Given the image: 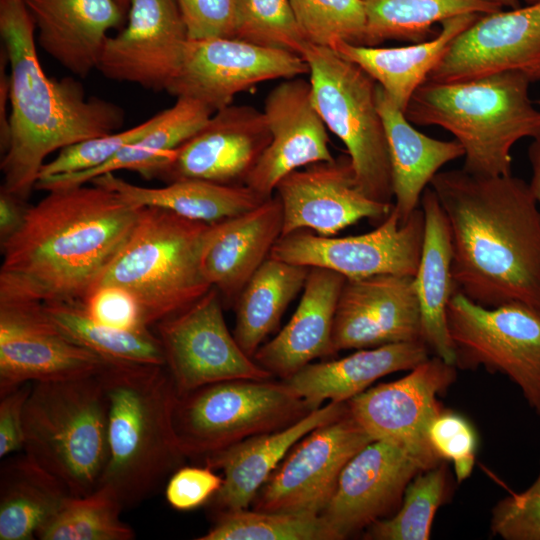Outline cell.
<instances>
[{
	"mask_svg": "<svg viewBox=\"0 0 540 540\" xmlns=\"http://www.w3.org/2000/svg\"><path fill=\"white\" fill-rule=\"evenodd\" d=\"M376 103L389 151L393 209L404 223L418 208L424 190L439 169L464 156V150L456 140H438L415 129L378 84Z\"/></svg>",
	"mask_w": 540,
	"mask_h": 540,
	"instance_id": "obj_29",
	"label": "cell"
},
{
	"mask_svg": "<svg viewBox=\"0 0 540 540\" xmlns=\"http://www.w3.org/2000/svg\"><path fill=\"white\" fill-rule=\"evenodd\" d=\"M23 450L71 495L93 492L108 461L107 401L99 374L32 382Z\"/></svg>",
	"mask_w": 540,
	"mask_h": 540,
	"instance_id": "obj_7",
	"label": "cell"
},
{
	"mask_svg": "<svg viewBox=\"0 0 540 540\" xmlns=\"http://www.w3.org/2000/svg\"><path fill=\"white\" fill-rule=\"evenodd\" d=\"M491 531L505 540H540V473L528 489L494 506Z\"/></svg>",
	"mask_w": 540,
	"mask_h": 540,
	"instance_id": "obj_45",
	"label": "cell"
},
{
	"mask_svg": "<svg viewBox=\"0 0 540 540\" xmlns=\"http://www.w3.org/2000/svg\"><path fill=\"white\" fill-rule=\"evenodd\" d=\"M190 40L234 37L235 0H176Z\"/></svg>",
	"mask_w": 540,
	"mask_h": 540,
	"instance_id": "obj_48",
	"label": "cell"
},
{
	"mask_svg": "<svg viewBox=\"0 0 540 540\" xmlns=\"http://www.w3.org/2000/svg\"><path fill=\"white\" fill-rule=\"evenodd\" d=\"M332 338L337 353L423 341L413 276L378 274L346 279L336 307Z\"/></svg>",
	"mask_w": 540,
	"mask_h": 540,
	"instance_id": "obj_22",
	"label": "cell"
},
{
	"mask_svg": "<svg viewBox=\"0 0 540 540\" xmlns=\"http://www.w3.org/2000/svg\"><path fill=\"white\" fill-rule=\"evenodd\" d=\"M538 1H540V0H524V2H525L526 4H531V3L538 2Z\"/></svg>",
	"mask_w": 540,
	"mask_h": 540,
	"instance_id": "obj_54",
	"label": "cell"
},
{
	"mask_svg": "<svg viewBox=\"0 0 540 540\" xmlns=\"http://www.w3.org/2000/svg\"><path fill=\"white\" fill-rule=\"evenodd\" d=\"M445 461L419 472L408 484L398 510L369 526L371 540H428L435 514L448 496Z\"/></svg>",
	"mask_w": 540,
	"mask_h": 540,
	"instance_id": "obj_39",
	"label": "cell"
},
{
	"mask_svg": "<svg viewBox=\"0 0 540 540\" xmlns=\"http://www.w3.org/2000/svg\"><path fill=\"white\" fill-rule=\"evenodd\" d=\"M35 24L24 0H0V34L10 65L9 140L1 189L26 200L45 158L56 150L110 134L124 123L116 104L87 98L80 82L56 80L42 69Z\"/></svg>",
	"mask_w": 540,
	"mask_h": 540,
	"instance_id": "obj_3",
	"label": "cell"
},
{
	"mask_svg": "<svg viewBox=\"0 0 540 540\" xmlns=\"http://www.w3.org/2000/svg\"><path fill=\"white\" fill-rule=\"evenodd\" d=\"M530 84L514 71L450 83L426 80L404 114L412 124L451 133L464 150L466 172L509 175L513 146L540 134V109L531 100Z\"/></svg>",
	"mask_w": 540,
	"mask_h": 540,
	"instance_id": "obj_5",
	"label": "cell"
},
{
	"mask_svg": "<svg viewBox=\"0 0 540 540\" xmlns=\"http://www.w3.org/2000/svg\"><path fill=\"white\" fill-rule=\"evenodd\" d=\"M429 352L423 341L358 349L341 359L309 363L281 381L315 410L324 401L347 402L388 374L413 369Z\"/></svg>",
	"mask_w": 540,
	"mask_h": 540,
	"instance_id": "obj_28",
	"label": "cell"
},
{
	"mask_svg": "<svg viewBox=\"0 0 540 540\" xmlns=\"http://www.w3.org/2000/svg\"><path fill=\"white\" fill-rule=\"evenodd\" d=\"M213 111L203 103L178 97L175 104L161 111L158 122L137 141L119 150L105 163L82 172L39 178L35 189L47 192L84 185L94 178L118 170H132L146 179L156 178L173 150L194 136L210 119Z\"/></svg>",
	"mask_w": 540,
	"mask_h": 540,
	"instance_id": "obj_31",
	"label": "cell"
},
{
	"mask_svg": "<svg viewBox=\"0 0 540 540\" xmlns=\"http://www.w3.org/2000/svg\"><path fill=\"white\" fill-rule=\"evenodd\" d=\"M198 540H336L320 515L247 509L217 513L212 527Z\"/></svg>",
	"mask_w": 540,
	"mask_h": 540,
	"instance_id": "obj_40",
	"label": "cell"
},
{
	"mask_svg": "<svg viewBox=\"0 0 540 540\" xmlns=\"http://www.w3.org/2000/svg\"><path fill=\"white\" fill-rule=\"evenodd\" d=\"M124 509L115 493L98 486L84 496L70 495L38 530L41 540H132L135 532L120 518Z\"/></svg>",
	"mask_w": 540,
	"mask_h": 540,
	"instance_id": "obj_38",
	"label": "cell"
},
{
	"mask_svg": "<svg viewBox=\"0 0 540 540\" xmlns=\"http://www.w3.org/2000/svg\"><path fill=\"white\" fill-rule=\"evenodd\" d=\"M310 267L267 258L234 302L233 336L251 358L303 290Z\"/></svg>",
	"mask_w": 540,
	"mask_h": 540,
	"instance_id": "obj_35",
	"label": "cell"
},
{
	"mask_svg": "<svg viewBox=\"0 0 540 540\" xmlns=\"http://www.w3.org/2000/svg\"><path fill=\"white\" fill-rule=\"evenodd\" d=\"M346 278L330 269L311 267L299 304L289 322L254 354V361L279 380L320 358L337 354L333 323Z\"/></svg>",
	"mask_w": 540,
	"mask_h": 540,
	"instance_id": "obj_25",
	"label": "cell"
},
{
	"mask_svg": "<svg viewBox=\"0 0 540 540\" xmlns=\"http://www.w3.org/2000/svg\"><path fill=\"white\" fill-rule=\"evenodd\" d=\"M89 183L114 191L133 208L158 207L207 224L245 213L264 201L246 185L201 179H180L164 187L149 188L129 183L111 172Z\"/></svg>",
	"mask_w": 540,
	"mask_h": 540,
	"instance_id": "obj_33",
	"label": "cell"
},
{
	"mask_svg": "<svg viewBox=\"0 0 540 540\" xmlns=\"http://www.w3.org/2000/svg\"><path fill=\"white\" fill-rule=\"evenodd\" d=\"M528 158L532 169L529 188L540 209V134L532 139L528 148Z\"/></svg>",
	"mask_w": 540,
	"mask_h": 540,
	"instance_id": "obj_52",
	"label": "cell"
},
{
	"mask_svg": "<svg viewBox=\"0 0 540 540\" xmlns=\"http://www.w3.org/2000/svg\"><path fill=\"white\" fill-rule=\"evenodd\" d=\"M50 319L71 339L107 362L165 365L161 343L150 329L127 331L94 321L82 300L43 303Z\"/></svg>",
	"mask_w": 540,
	"mask_h": 540,
	"instance_id": "obj_37",
	"label": "cell"
},
{
	"mask_svg": "<svg viewBox=\"0 0 540 540\" xmlns=\"http://www.w3.org/2000/svg\"><path fill=\"white\" fill-rule=\"evenodd\" d=\"M107 363L66 335L41 301L0 297V396L25 383L97 375Z\"/></svg>",
	"mask_w": 540,
	"mask_h": 540,
	"instance_id": "obj_15",
	"label": "cell"
},
{
	"mask_svg": "<svg viewBox=\"0 0 540 540\" xmlns=\"http://www.w3.org/2000/svg\"><path fill=\"white\" fill-rule=\"evenodd\" d=\"M82 302L88 315L102 325L127 331L150 329L136 299L121 287L97 286Z\"/></svg>",
	"mask_w": 540,
	"mask_h": 540,
	"instance_id": "obj_46",
	"label": "cell"
},
{
	"mask_svg": "<svg viewBox=\"0 0 540 540\" xmlns=\"http://www.w3.org/2000/svg\"><path fill=\"white\" fill-rule=\"evenodd\" d=\"M45 52L74 75L97 69L107 32L123 20L119 0H24Z\"/></svg>",
	"mask_w": 540,
	"mask_h": 540,
	"instance_id": "obj_27",
	"label": "cell"
},
{
	"mask_svg": "<svg viewBox=\"0 0 540 540\" xmlns=\"http://www.w3.org/2000/svg\"><path fill=\"white\" fill-rule=\"evenodd\" d=\"M124 6L129 4V0H119Z\"/></svg>",
	"mask_w": 540,
	"mask_h": 540,
	"instance_id": "obj_55",
	"label": "cell"
},
{
	"mask_svg": "<svg viewBox=\"0 0 540 540\" xmlns=\"http://www.w3.org/2000/svg\"><path fill=\"white\" fill-rule=\"evenodd\" d=\"M456 379V366L428 358L400 379L371 387L347 401L348 410L373 440L403 449L422 470L441 460L429 441L432 421L443 410L438 396Z\"/></svg>",
	"mask_w": 540,
	"mask_h": 540,
	"instance_id": "obj_12",
	"label": "cell"
},
{
	"mask_svg": "<svg viewBox=\"0 0 540 540\" xmlns=\"http://www.w3.org/2000/svg\"><path fill=\"white\" fill-rule=\"evenodd\" d=\"M484 3L495 5L501 9H514L520 6L519 0H480Z\"/></svg>",
	"mask_w": 540,
	"mask_h": 540,
	"instance_id": "obj_53",
	"label": "cell"
},
{
	"mask_svg": "<svg viewBox=\"0 0 540 540\" xmlns=\"http://www.w3.org/2000/svg\"><path fill=\"white\" fill-rule=\"evenodd\" d=\"M424 225L421 208L402 223L392 207L388 216L370 232L334 237L299 230L280 237L269 257L330 269L346 279L378 274L414 276L421 256Z\"/></svg>",
	"mask_w": 540,
	"mask_h": 540,
	"instance_id": "obj_13",
	"label": "cell"
},
{
	"mask_svg": "<svg viewBox=\"0 0 540 540\" xmlns=\"http://www.w3.org/2000/svg\"><path fill=\"white\" fill-rule=\"evenodd\" d=\"M99 377L108 435L99 486L130 508L154 494L186 458L173 424L177 392L165 365L108 362Z\"/></svg>",
	"mask_w": 540,
	"mask_h": 540,
	"instance_id": "obj_4",
	"label": "cell"
},
{
	"mask_svg": "<svg viewBox=\"0 0 540 540\" xmlns=\"http://www.w3.org/2000/svg\"><path fill=\"white\" fill-rule=\"evenodd\" d=\"M188 39L176 0H129L127 25L107 37L97 70L108 79L166 90Z\"/></svg>",
	"mask_w": 540,
	"mask_h": 540,
	"instance_id": "obj_19",
	"label": "cell"
},
{
	"mask_svg": "<svg viewBox=\"0 0 540 540\" xmlns=\"http://www.w3.org/2000/svg\"><path fill=\"white\" fill-rule=\"evenodd\" d=\"M19 197L1 189L0 191V241L15 234L24 222L28 207Z\"/></svg>",
	"mask_w": 540,
	"mask_h": 540,
	"instance_id": "obj_50",
	"label": "cell"
},
{
	"mask_svg": "<svg viewBox=\"0 0 540 540\" xmlns=\"http://www.w3.org/2000/svg\"><path fill=\"white\" fill-rule=\"evenodd\" d=\"M263 112L271 141L244 185L265 200L288 174L334 157L328 128L312 101L309 80L299 76L282 81L268 93Z\"/></svg>",
	"mask_w": 540,
	"mask_h": 540,
	"instance_id": "obj_23",
	"label": "cell"
},
{
	"mask_svg": "<svg viewBox=\"0 0 540 540\" xmlns=\"http://www.w3.org/2000/svg\"><path fill=\"white\" fill-rule=\"evenodd\" d=\"M308 43L334 48L341 41L365 45L366 14L361 0H290Z\"/></svg>",
	"mask_w": 540,
	"mask_h": 540,
	"instance_id": "obj_42",
	"label": "cell"
},
{
	"mask_svg": "<svg viewBox=\"0 0 540 540\" xmlns=\"http://www.w3.org/2000/svg\"><path fill=\"white\" fill-rule=\"evenodd\" d=\"M429 186L450 226L456 290L486 307L540 310V209L529 184L455 169Z\"/></svg>",
	"mask_w": 540,
	"mask_h": 540,
	"instance_id": "obj_1",
	"label": "cell"
},
{
	"mask_svg": "<svg viewBox=\"0 0 540 540\" xmlns=\"http://www.w3.org/2000/svg\"><path fill=\"white\" fill-rule=\"evenodd\" d=\"M479 16L468 13L449 18L441 23L435 36L407 46H366L341 41L333 49L361 67L404 112L414 92L427 80L453 40Z\"/></svg>",
	"mask_w": 540,
	"mask_h": 540,
	"instance_id": "obj_32",
	"label": "cell"
},
{
	"mask_svg": "<svg viewBox=\"0 0 540 540\" xmlns=\"http://www.w3.org/2000/svg\"><path fill=\"white\" fill-rule=\"evenodd\" d=\"M71 495L27 454L9 458L0 473V540H31Z\"/></svg>",
	"mask_w": 540,
	"mask_h": 540,
	"instance_id": "obj_34",
	"label": "cell"
},
{
	"mask_svg": "<svg viewBox=\"0 0 540 540\" xmlns=\"http://www.w3.org/2000/svg\"><path fill=\"white\" fill-rule=\"evenodd\" d=\"M275 192L283 209L281 237L299 230L334 236L362 219L380 223L393 207L360 189L348 154L293 171Z\"/></svg>",
	"mask_w": 540,
	"mask_h": 540,
	"instance_id": "obj_18",
	"label": "cell"
},
{
	"mask_svg": "<svg viewBox=\"0 0 540 540\" xmlns=\"http://www.w3.org/2000/svg\"><path fill=\"white\" fill-rule=\"evenodd\" d=\"M234 38L300 56L308 43L290 0H235Z\"/></svg>",
	"mask_w": 540,
	"mask_h": 540,
	"instance_id": "obj_41",
	"label": "cell"
},
{
	"mask_svg": "<svg viewBox=\"0 0 540 540\" xmlns=\"http://www.w3.org/2000/svg\"><path fill=\"white\" fill-rule=\"evenodd\" d=\"M270 141L264 112L250 105H229L214 112L194 136L174 149L156 178L168 183L201 179L244 185Z\"/></svg>",
	"mask_w": 540,
	"mask_h": 540,
	"instance_id": "obj_20",
	"label": "cell"
},
{
	"mask_svg": "<svg viewBox=\"0 0 540 540\" xmlns=\"http://www.w3.org/2000/svg\"><path fill=\"white\" fill-rule=\"evenodd\" d=\"M347 411V402L330 401L283 429L252 436L204 458L205 465L223 472V484L210 501L213 507L218 512L247 509L301 438Z\"/></svg>",
	"mask_w": 540,
	"mask_h": 540,
	"instance_id": "obj_26",
	"label": "cell"
},
{
	"mask_svg": "<svg viewBox=\"0 0 540 540\" xmlns=\"http://www.w3.org/2000/svg\"><path fill=\"white\" fill-rule=\"evenodd\" d=\"M536 104L540 106V99L536 101Z\"/></svg>",
	"mask_w": 540,
	"mask_h": 540,
	"instance_id": "obj_56",
	"label": "cell"
},
{
	"mask_svg": "<svg viewBox=\"0 0 540 540\" xmlns=\"http://www.w3.org/2000/svg\"><path fill=\"white\" fill-rule=\"evenodd\" d=\"M424 237L414 278L422 324V339L429 349L455 365V352L447 326V307L456 291L452 275V238L446 215L428 186L421 197Z\"/></svg>",
	"mask_w": 540,
	"mask_h": 540,
	"instance_id": "obj_30",
	"label": "cell"
},
{
	"mask_svg": "<svg viewBox=\"0 0 540 540\" xmlns=\"http://www.w3.org/2000/svg\"><path fill=\"white\" fill-rule=\"evenodd\" d=\"M222 301L211 287L188 308L154 325L177 395L220 381L274 378L230 333Z\"/></svg>",
	"mask_w": 540,
	"mask_h": 540,
	"instance_id": "obj_11",
	"label": "cell"
},
{
	"mask_svg": "<svg viewBox=\"0 0 540 540\" xmlns=\"http://www.w3.org/2000/svg\"><path fill=\"white\" fill-rule=\"evenodd\" d=\"M366 14V46L388 40L419 43L435 32L436 23L459 15L490 14L501 8L480 0H361Z\"/></svg>",
	"mask_w": 540,
	"mask_h": 540,
	"instance_id": "obj_36",
	"label": "cell"
},
{
	"mask_svg": "<svg viewBox=\"0 0 540 540\" xmlns=\"http://www.w3.org/2000/svg\"><path fill=\"white\" fill-rule=\"evenodd\" d=\"M222 484L223 477L207 465L181 466L169 476L165 497L173 509L190 511L211 501Z\"/></svg>",
	"mask_w": 540,
	"mask_h": 540,
	"instance_id": "obj_47",
	"label": "cell"
},
{
	"mask_svg": "<svg viewBox=\"0 0 540 540\" xmlns=\"http://www.w3.org/2000/svg\"><path fill=\"white\" fill-rule=\"evenodd\" d=\"M371 436L349 410L301 438L256 494L254 510L320 515L340 474Z\"/></svg>",
	"mask_w": 540,
	"mask_h": 540,
	"instance_id": "obj_14",
	"label": "cell"
},
{
	"mask_svg": "<svg viewBox=\"0 0 540 540\" xmlns=\"http://www.w3.org/2000/svg\"><path fill=\"white\" fill-rule=\"evenodd\" d=\"M160 116L161 112L127 130L91 138L61 149L56 158L43 165L39 178L87 171L105 163L123 147L147 133Z\"/></svg>",
	"mask_w": 540,
	"mask_h": 540,
	"instance_id": "obj_43",
	"label": "cell"
},
{
	"mask_svg": "<svg viewBox=\"0 0 540 540\" xmlns=\"http://www.w3.org/2000/svg\"><path fill=\"white\" fill-rule=\"evenodd\" d=\"M311 411L281 380L235 379L177 395L173 424L186 458L204 459L252 436L283 429Z\"/></svg>",
	"mask_w": 540,
	"mask_h": 540,
	"instance_id": "obj_9",
	"label": "cell"
},
{
	"mask_svg": "<svg viewBox=\"0 0 540 540\" xmlns=\"http://www.w3.org/2000/svg\"><path fill=\"white\" fill-rule=\"evenodd\" d=\"M49 191L1 243L0 297L83 300L136 222L138 209L100 185Z\"/></svg>",
	"mask_w": 540,
	"mask_h": 540,
	"instance_id": "obj_2",
	"label": "cell"
},
{
	"mask_svg": "<svg viewBox=\"0 0 540 540\" xmlns=\"http://www.w3.org/2000/svg\"><path fill=\"white\" fill-rule=\"evenodd\" d=\"M447 326L456 367L504 374L540 416V310L521 303L486 307L456 290Z\"/></svg>",
	"mask_w": 540,
	"mask_h": 540,
	"instance_id": "obj_10",
	"label": "cell"
},
{
	"mask_svg": "<svg viewBox=\"0 0 540 540\" xmlns=\"http://www.w3.org/2000/svg\"><path fill=\"white\" fill-rule=\"evenodd\" d=\"M301 56L309 68L313 104L328 130L344 143L358 186L373 200L393 203L387 139L376 103L377 83L330 47L307 43Z\"/></svg>",
	"mask_w": 540,
	"mask_h": 540,
	"instance_id": "obj_8",
	"label": "cell"
},
{
	"mask_svg": "<svg viewBox=\"0 0 540 540\" xmlns=\"http://www.w3.org/2000/svg\"><path fill=\"white\" fill-rule=\"evenodd\" d=\"M0 71V145L3 154L9 140V117L6 115V102L9 100L10 77L4 71L2 59Z\"/></svg>",
	"mask_w": 540,
	"mask_h": 540,
	"instance_id": "obj_51",
	"label": "cell"
},
{
	"mask_svg": "<svg viewBox=\"0 0 540 540\" xmlns=\"http://www.w3.org/2000/svg\"><path fill=\"white\" fill-rule=\"evenodd\" d=\"M283 209L271 196L240 215L210 224L205 234L200 267L211 287L234 304L282 235Z\"/></svg>",
	"mask_w": 540,
	"mask_h": 540,
	"instance_id": "obj_24",
	"label": "cell"
},
{
	"mask_svg": "<svg viewBox=\"0 0 540 540\" xmlns=\"http://www.w3.org/2000/svg\"><path fill=\"white\" fill-rule=\"evenodd\" d=\"M505 71L540 82V1L480 15L453 40L427 80L459 82Z\"/></svg>",
	"mask_w": 540,
	"mask_h": 540,
	"instance_id": "obj_17",
	"label": "cell"
},
{
	"mask_svg": "<svg viewBox=\"0 0 540 540\" xmlns=\"http://www.w3.org/2000/svg\"><path fill=\"white\" fill-rule=\"evenodd\" d=\"M209 225L158 207L139 208L131 233L95 287L128 291L149 328L183 311L211 288L200 267Z\"/></svg>",
	"mask_w": 540,
	"mask_h": 540,
	"instance_id": "obj_6",
	"label": "cell"
},
{
	"mask_svg": "<svg viewBox=\"0 0 540 540\" xmlns=\"http://www.w3.org/2000/svg\"><path fill=\"white\" fill-rule=\"evenodd\" d=\"M428 436L437 456L453 463L457 481L467 479L473 471L477 449V435L467 419L442 410L430 424Z\"/></svg>",
	"mask_w": 540,
	"mask_h": 540,
	"instance_id": "obj_44",
	"label": "cell"
},
{
	"mask_svg": "<svg viewBox=\"0 0 540 540\" xmlns=\"http://www.w3.org/2000/svg\"><path fill=\"white\" fill-rule=\"evenodd\" d=\"M421 471L403 449L373 440L346 464L320 516L336 540L346 539L393 515L408 484Z\"/></svg>",
	"mask_w": 540,
	"mask_h": 540,
	"instance_id": "obj_21",
	"label": "cell"
},
{
	"mask_svg": "<svg viewBox=\"0 0 540 540\" xmlns=\"http://www.w3.org/2000/svg\"><path fill=\"white\" fill-rule=\"evenodd\" d=\"M32 383L0 396V458L24 448V408Z\"/></svg>",
	"mask_w": 540,
	"mask_h": 540,
	"instance_id": "obj_49",
	"label": "cell"
},
{
	"mask_svg": "<svg viewBox=\"0 0 540 540\" xmlns=\"http://www.w3.org/2000/svg\"><path fill=\"white\" fill-rule=\"evenodd\" d=\"M299 54L262 47L234 37L188 39L166 91L197 100L213 112L231 105L238 93L264 81L308 74Z\"/></svg>",
	"mask_w": 540,
	"mask_h": 540,
	"instance_id": "obj_16",
	"label": "cell"
}]
</instances>
